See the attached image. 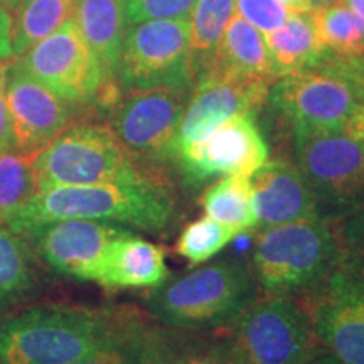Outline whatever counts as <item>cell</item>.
Returning <instances> with one entry per match:
<instances>
[{"mask_svg":"<svg viewBox=\"0 0 364 364\" xmlns=\"http://www.w3.org/2000/svg\"><path fill=\"white\" fill-rule=\"evenodd\" d=\"M76 0H22L14 11L12 54L21 56L75 16Z\"/></svg>","mask_w":364,"mask_h":364,"instance_id":"cell-25","label":"cell"},{"mask_svg":"<svg viewBox=\"0 0 364 364\" xmlns=\"http://www.w3.org/2000/svg\"><path fill=\"white\" fill-rule=\"evenodd\" d=\"M268 161V147L253 115H236L201 142L177 149L176 169L189 186L225 176L250 177Z\"/></svg>","mask_w":364,"mask_h":364,"instance_id":"cell-13","label":"cell"},{"mask_svg":"<svg viewBox=\"0 0 364 364\" xmlns=\"http://www.w3.org/2000/svg\"><path fill=\"white\" fill-rule=\"evenodd\" d=\"M38 265L24 236L0 223V306L34 289Z\"/></svg>","mask_w":364,"mask_h":364,"instance_id":"cell-27","label":"cell"},{"mask_svg":"<svg viewBox=\"0 0 364 364\" xmlns=\"http://www.w3.org/2000/svg\"><path fill=\"white\" fill-rule=\"evenodd\" d=\"M211 66L268 83L277 80L263 34L236 12L226 27Z\"/></svg>","mask_w":364,"mask_h":364,"instance_id":"cell-22","label":"cell"},{"mask_svg":"<svg viewBox=\"0 0 364 364\" xmlns=\"http://www.w3.org/2000/svg\"><path fill=\"white\" fill-rule=\"evenodd\" d=\"M21 2L22 0H0V6L6 7L9 12H14L17 7H19Z\"/></svg>","mask_w":364,"mask_h":364,"instance_id":"cell-40","label":"cell"},{"mask_svg":"<svg viewBox=\"0 0 364 364\" xmlns=\"http://www.w3.org/2000/svg\"><path fill=\"white\" fill-rule=\"evenodd\" d=\"M14 63L59 98L76 107L112 102L117 95V88L107 81L73 17Z\"/></svg>","mask_w":364,"mask_h":364,"instance_id":"cell-12","label":"cell"},{"mask_svg":"<svg viewBox=\"0 0 364 364\" xmlns=\"http://www.w3.org/2000/svg\"><path fill=\"white\" fill-rule=\"evenodd\" d=\"M140 364H238L215 332L174 329L147 314L135 332Z\"/></svg>","mask_w":364,"mask_h":364,"instance_id":"cell-18","label":"cell"},{"mask_svg":"<svg viewBox=\"0 0 364 364\" xmlns=\"http://www.w3.org/2000/svg\"><path fill=\"white\" fill-rule=\"evenodd\" d=\"M306 364H339L338 361H336L334 358L331 356V354H327L326 351L318 353L316 358H312L311 361H307Z\"/></svg>","mask_w":364,"mask_h":364,"instance_id":"cell-39","label":"cell"},{"mask_svg":"<svg viewBox=\"0 0 364 364\" xmlns=\"http://www.w3.org/2000/svg\"><path fill=\"white\" fill-rule=\"evenodd\" d=\"M215 334L238 364H306L324 351L307 311L290 295L260 292Z\"/></svg>","mask_w":364,"mask_h":364,"instance_id":"cell-6","label":"cell"},{"mask_svg":"<svg viewBox=\"0 0 364 364\" xmlns=\"http://www.w3.org/2000/svg\"><path fill=\"white\" fill-rule=\"evenodd\" d=\"M6 102L17 152L36 154L73 124L78 107L46 88L16 63L6 83Z\"/></svg>","mask_w":364,"mask_h":364,"instance_id":"cell-16","label":"cell"},{"mask_svg":"<svg viewBox=\"0 0 364 364\" xmlns=\"http://www.w3.org/2000/svg\"><path fill=\"white\" fill-rule=\"evenodd\" d=\"M268 100L294 132H344L364 108V56L336 54L275 80Z\"/></svg>","mask_w":364,"mask_h":364,"instance_id":"cell-5","label":"cell"},{"mask_svg":"<svg viewBox=\"0 0 364 364\" xmlns=\"http://www.w3.org/2000/svg\"><path fill=\"white\" fill-rule=\"evenodd\" d=\"M142 316L144 314L136 311L129 331H127L120 339L115 341V343L105 346V348L98 349V351L91 353L88 356L81 358L78 361L70 364H140L139 356H136L135 332Z\"/></svg>","mask_w":364,"mask_h":364,"instance_id":"cell-31","label":"cell"},{"mask_svg":"<svg viewBox=\"0 0 364 364\" xmlns=\"http://www.w3.org/2000/svg\"><path fill=\"white\" fill-rule=\"evenodd\" d=\"M191 90L171 86L130 90L113 107L110 129L149 169L162 174L169 167L176 169L177 136Z\"/></svg>","mask_w":364,"mask_h":364,"instance_id":"cell-9","label":"cell"},{"mask_svg":"<svg viewBox=\"0 0 364 364\" xmlns=\"http://www.w3.org/2000/svg\"><path fill=\"white\" fill-rule=\"evenodd\" d=\"M295 164L327 216L364 203V139L346 132H294Z\"/></svg>","mask_w":364,"mask_h":364,"instance_id":"cell-10","label":"cell"},{"mask_svg":"<svg viewBox=\"0 0 364 364\" xmlns=\"http://www.w3.org/2000/svg\"><path fill=\"white\" fill-rule=\"evenodd\" d=\"M318 41L341 58L364 56V21L341 0L311 11Z\"/></svg>","mask_w":364,"mask_h":364,"instance_id":"cell-26","label":"cell"},{"mask_svg":"<svg viewBox=\"0 0 364 364\" xmlns=\"http://www.w3.org/2000/svg\"><path fill=\"white\" fill-rule=\"evenodd\" d=\"M73 19L98 59L107 81L117 86L118 59L125 36V0H76Z\"/></svg>","mask_w":364,"mask_h":364,"instance_id":"cell-20","label":"cell"},{"mask_svg":"<svg viewBox=\"0 0 364 364\" xmlns=\"http://www.w3.org/2000/svg\"><path fill=\"white\" fill-rule=\"evenodd\" d=\"M196 0H125L129 24L159 19H188Z\"/></svg>","mask_w":364,"mask_h":364,"instance_id":"cell-30","label":"cell"},{"mask_svg":"<svg viewBox=\"0 0 364 364\" xmlns=\"http://www.w3.org/2000/svg\"><path fill=\"white\" fill-rule=\"evenodd\" d=\"M282 7L289 12H311V2L309 0H277Z\"/></svg>","mask_w":364,"mask_h":364,"instance_id":"cell-36","label":"cell"},{"mask_svg":"<svg viewBox=\"0 0 364 364\" xmlns=\"http://www.w3.org/2000/svg\"><path fill=\"white\" fill-rule=\"evenodd\" d=\"M34 154L6 152L0 154V223L38 193L36 174L33 169Z\"/></svg>","mask_w":364,"mask_h":364,"instance_id":"cell-28","label":"cell"},{"mask_svg":"<svg viewBox=\"0 0 364 364\" xmlns=\"http://www.w3.org/2000/svg\"><path fill=\"white\" fill-rule=\"evenodd\" d=\"M272 83L209 66L194 80L179 127L177 149L201 142L236 115H255L268 100Z\"/></svg>","mask_w":364,"mask_h":364,"instance_id":"cell-14","label":"cell"},{"mask_svg":"<svg viewBox=\"0 0 364 364\" xmlns=\"http://www.w3.org/2000/svg\"><path fill=\"white\" fill-rule=\"evenodd\" d=\"M297 299L327 354L339 364H364L363 245H346L334 268Z\"/></svg>","mask_w":364,"mask_h":364,"instance_id":"cell-8","label":"cell"},{"mask_svg":"<svg viewBox=\"0 0 364 364\" xmlns=\"http://www.w3.org/2000/svg\"><path fill=\"white\" fill-rule=\"evenodd\" d=\"M343 225L346 241L364 247V203L344 218Z\"/></svg>","mask_w":364,"mask_h":364,"instance_id":"cell-34","label":"cell"},{"mask_svg":"<svg viewBox=\"0 0 364 364\" xmlns=\"http://www.w3.org/2000/svg\"><path fill=\"white\" fill-rule=\"evenodd\" d=\"M14 150L17 152L11 115H9L6 93H4V90H0V154L14 152Z\"/></svg>","mask_w":364,"mask_h":364,"instance_id":"cell-33","label":"cell"},{"mask_svg":"<svg viewBox=\"0 0 364 364\" xmlns=\"http://www.w3.org/2000/svg\"><path fill=\"white\" fill-rule=\"evenodd\" d=\"M204 215L218 223L233 228L236 233H245L257 228L253 189L250 177L225 176L213 182L199 199Z\"/></svg>","mask_w":364,"mask_h":364,"instance_id":"cell-23","label":"cell"},{"mask_svg":"<svg viewBox=\"0 0 364 364\" xmlns=\"http://www.w3.org/2000/svg\"><path fill=\"white\" fill-rule=\"evenodd\" d=\"M136 309L46 304L0 318V364H70L129 331Z\"/></svg>","mask_w":364,"mask_h":364,"instance_id":"cell-2","label":"cell"},{"mask_svg":"<svg viewBox=\"0 0 364 364\" xmlns=\"http://www.w3.org/2000/svg\"><path fill=\"white\" fill-rule=\"evenodd\" d=\"M260 294L252 268L236 258L167 277L142 295L147 316L174 329L215 332L233 322Z\"/></svg>","mask_w":364,"mask_h":364,"instance_id":"cell-3","label":"cell"},{"mask_svg":"<svg viewBox=\"0 0 364 364\" xmlns=\"http://www.w3.org/2000/svg\"><path fill=\"white\" fill-rule=\"evenodd\" d=\"M346 245L341 218L318 216L258 231L252 273L263 294L309 292L339 262Z\"/></svg>","mask_w":364,"mask_h":364,"instance_id":"cell-4","label":"cell"},{"mask_svg":"<svg viewBox=\"0 0 364 364\" xmlns=\"http://www.w3.org/2000/svg\"><path fill=\"white\" fill-rule=\"evenodd\" d=\"M11 59H0V90H6L7 83V75L11 70Z\"/></svg>","mask_w":364,"mask_h":364,"instance_id":"cell-37","label":"cell"},{"mask_svg":"<svg viewBox=\"0 0 364 364\" xmlns=\"http://www.w3.org/2000/svg\"><path fill=\"white\" fill-rule=\"evenodd\" d=\"M189 19H159L130 24L118 59L117 83L125 91L193 88Z\"/></svg>","mask_w":364,"mask_h":364,"instance_id":"cell-11","label":"cell"},{"mask_svg":"<svg viewBox=\"0 0 364 364\" xmlns=\"http://www.w3.org/2000/svg\"><path fill=\"white\" fill-rule=\"evenodd\" d=\"M12 17L4 6H0V59H11L12 54Z\"/></svg>","mask_w":364,"mask_h":364,"instance_id":"cell-35","label":"cell"},{"mask_svg":"<svg viewBox=\"0 0 364 364\" xmlns=\"http://www.w3.org/2000/svg\"><path fill=\"white\" fill-rule=\"evenodd\" d=\"M235 12L236 0H196L189 21L191 54L196 78L215 63L218 48Z\"/></svg>","mask_w":364,"mask_h":364,"instance_id":"cell-24","label":"cell"},{"mask_svg":"<svg viewBox=\"0 0 364 364\" xmlns=\"http://www.w3.org/2000/svg\"><path fill=\"white\" fill-rule=\"evenodd\" d=\"M341 2L346 4L353 12H356L359 17L364 21V0H341Z\"/></svg>","mask_w":364,"mask_h":364,"instance_id":"cell-38","label":"cell"},{"mask_svg":"<svg viewBox=\"0 0 364 364\" xmlns=\"http://www.w3.org/2000/svg\"><path fill=\"white\" fill-rule=\"evenodd\" d=\"M270 53L277 80L300 70H306L329 56L318 41L311 12H290L279 29L263 34Z\"/></svg>","mask_w":364,"mask_h":364,"instance_id":"cell-21","label":"cell"},{"mask_svg":"<svg viewBox=\"0 0 364 364\" xmlns=\"http://www.w3.org/2000/svg\"><path fill=\"white\" fill-rule=\"evenodd\" d=\"M236 9L240 16L262 34L279 29L290 16L277 0H236Z\"/></svg>","mask_w":364,"mask_h":364,"instance_id":"cell-32","label":"cell"},{"mask_svg":"<svg viewBox=\"0 0 364 364\" xmlns=\"http://www.w3.org/2000/svg\"><path fill=\"white\" fill-rule=\"evenodd\" d=\"M132 231L117 223L63 220L49 223L31 235L41 258L54 272L70 279L100 282L113 241Z\"/></svg>","mask_w":364,"mask_h":364,"instance_id":"cell-15","label":"cell"},{"mask_svg":"<svg viewBox=\"0 0 364 364\" xmlns=\"http://www.w3.org/2000/svg\"><path fill=\"white\" fill-rule=\"evenodd\" d=\"M63 220L108 221L169 236L181 221V206L167 177L61 186L38 191L6 225L16 233L31 236L39 228Z\"/></svg>","mask_w":364,"mask_h":364,"instance_id":"cell-1","label":"cell"},{"mask_svg":"<svg viewBox=\"0 0 364 364\" xmlns=\"http://www.w3.org/2000/svg\"><path fill=\"white\" fill-rule=\"evenodd\" d=\"M309 2H311L312 11H317V9L329 6V4L334 2V0H309Z\"/></svg>","mask_w":364,"mask_h":364,"instance_id":"cell-41","label":"cell"},{"mask_svg":"<svg viewBox=\"0 0 364 364\" xmlns=\"http://www.w3.org/2000/svg\"><path fill=\"white\" fill-rule=\"evenodd\" d=\"M235 236H238V233L233 228L204 215L189 223L181 231L179 240L176 243V252L191 265H199V263H206L213 257H216Z\"/></svg>","mask_w":364,"mask_h":364,"instance_id":"cell-29","label":"cell"},{"mask_svg":"<svg viewBox=\"0 0 364 364\" xmlns=\"http://www.w3.org/2000/svg\"><path fill=\"white\" fill-rule=\"evenodd\" d=\"M167 277L164 250L129 231L113 241L98 284L105 289H150Z\"/></svg>","mask_w":364,"mask_h":364,"instance_id":"cell-19","label":"cell"},{"mask_svg":"<svg viewBox=\"0 0 364 364\" xmlns=\"http://www.w3.org/2000/svg\"><path fill=\"white\" fill-rule=\"evenodd\" d=\"M250 184L258 230L324 216L297 164L284 159L267 161L250 176Z\"/></svg>","mask_w":364,"mask_h":364,"instance_id":"cell-17","label":"cell"},{"mask_svg":"<svg viewBox=\"0 0 364 364\" xmlns=\"http://www.w3.org/2000/svg\"><path fill=\"white\" fill-rule=\"evenodd\" d=\"M38 191L61 186L103 184L167 177L140 164L110 125L71 124L34 154Z\"/></svg>","mask_w":364,"mask_h":364,"instance_id":"cell-7","label":"cell"}]
</instances>
